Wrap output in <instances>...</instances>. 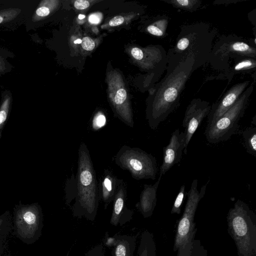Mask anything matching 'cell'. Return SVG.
I'll list each match as a JSON object with an SVG mask.
<instances>
[{
  "label": "cell",
  "instance_id": "36",
  "mask_svg": "<svg viewBox=\"0 0 256 256\" xmlns=\"http://www.w3.org/2000/svg\"><path fill=\"white\" fill-rule=\"evenodd\" d=\"M82 43V40L80 39H77L75 41H74V44H81Z\"/></svg>",
  "mask_w": 256,
  "mask_h": 256
},
{
  "label": "cell",
  "instance_id": "21",
  "mask_svg": "<svg viewBox=\"0 0 256 256\" xmlns=\"http://www.w3.org/2000/svg\"><path fill=\"white\" fill-rule=\"evenodd\" d=\"M57 2L58 1L56 0L42 1L33 14L32 20L37 22L48 16L51 11L56 7Z\"/></svg>",
  "mask_w": 256,
  "mask_h": 256
},
{
  "label": "cell",
  "instance_id": "38",
  "mask_svg": "<svg viewBox=\"0 0 256 256\" xmlns=\"http://www.w3.org/2000/svg\"><path fill=\"white\" fill-rule=\"evenodd\" d=\"M4 256H10V254H6V255H4Z\"/></svg>",
  "mask_w": 256,
  "mask_h": 256
},
{
  "label": "cell",
  "instance_id": "13",
  "mask_svg": "<svg viewBox=\"0 0 256 256\" xmlns=\"http://www.w3.org/2000/svg\"><path fill=\"white\" fill-rule=\"evenodd\" d=\"M184 134L178 128L172 134L168 144L163 148V160L160 176L164 175L174 164L180 162L184 149Z\"/></svg>",
  "mask_w": 256,
  "mask_h": 256
},
{
  "label": "cell",
  "instance_id": "22",
  "mask_svg": "<svg viewBox=\"0 0 256 256\" xmlns=\"http://www.w3.org/2000/svg\"><path fill=\"white\" fill-rule=\"evenodd\" d=\"M164 2L171 4L174 8L193 12L196 10L201 4L198 0H164Z\"/></svg>",
  "mask_w": 256,
  "mask_h": 256
},
{
  "label": "cell",
  "instance_id": "1",
  "mask_svg": "<svg viewBox=\"0 0 256 256\" xmlns=\"http://www.w3.org/2000/svg\"><path fill=\"white\" fill-rule=\"evenodd\" d=\"M167 57L166 74L152 88L146 110V118L152 130H156L180 105V95L186 82L198 68L191 54L182 56L170 48Z\"/></svg>",
  "mask_w": 256,
  "mask_h": 256
},
{
  "label": "cell",
  "instance_id": "34",
  "mask_svg": "<svg viewBox=\"0 0 256 256\" xmlns=\"http://www.w3.org/2000/svg\"><path fill=\"white\" fill-rule=\"evenodd\" d=\"M101 20L100 16L98 14H91L88 18L89 22L92 24H98Z\"/></svg>",
  "mask_w": 256,
  "mask_h": 256
},
{
  "label": "cell",
  "instance_id": "40",
  "mask_svg": "<svg viewBox=\"0 0 256 256\" xmlns=\"http://www.w3.org/2000/svg\"><path fill=\"white\" fill-rule=\"evenodd\" d=\"M0 239H4V240H5L4 238H0Z\"/></svg>",
  "mask_w": 256,
  "mask_h": 256
},
{
  "label": "cell",
  "instance_id": "28",
  "mask_svg": "<svg viewBox=\"0 0 256 256\" xmlns=\"http://www.w3.org/2000/svg\"><path fill=\"white\" fill-rule=\"evenodd\" d=\"M17 8H9L0 11V24L14 19L20 12Z\"/></svg>",
  "mask_w": 256,
  "mask_h": 256
},
{
  "label": "cell",
  "instance_id": "2",
  "mask_svg": "<svg viewBox=\"0 0 256 256\" xmlns=\"http://www.w3.org/2000/svg\"><path fill=\"white\" fill-rule=\"evenodd\" d=\"M65 192L68 206L74 200L70 206L74 217L94 220L100 202L98 184L89 150L84 142L78 150L76 176L66 182Z\"/></svg>",
  "mask_w": 256,
  "mask_h": 256
},
{
  "label": "cell",
  "instance_id": "14",
  "mask_svg": "<svg viewBox=\"0 0 256 256\" xmlns=\"http://www.w3.org/2000/svg\"><path fill=\"white\" fill-rule=\"evenodd\" d=\"M250 82V81L246 80L234 85L220 100L211 106L207 125L214 122L228 110L248 87Z\"/></svg>",
  "mask_w": 256,
  "mask_h": 256
},
{
  "label": "cell",
  "instance_id": "20",
  "mask_svg": "<svg viewBox=\"0 0 256 256\" xmlns=\"http://www.w3.org/2000/svg\"><path fill=\"white\" fill-rule=\"evenodd\" d=\"M242 136L246 152L256 157V128L254 126L244 130Z\"/></svg>",
  "mask_w": 256,
  "mask_h": 256
},
{
  "label": "cell",
  "instance_id": "8",
  "mask_svg": "<svg viewBox=\"0 0 256 256\" xmlns=\"http://www.w3.org/2000/svg\"><path fill=\"white\" fill-rule=\"evenodd\" d=\"M43 214L38 203L20 204L14 208L13 232L16 237L27 244L35 242L42 235Z\"/></svg>",
  "mask_w": 256,
  "mask_h": 256
},
{
  "label": "cell",
  "instance_id": "5",
  "mask_svg": "<svg viewBox=\"0 0 256 256\" xmlns=\"http://www.w3.org/2000/svg\"><path fill=\"white\" fill-rule=\"evenodd\" d=\"M214 32L204 23L186 25L180 28L174 46L172 48L180 54H191L198 68L208 61L212 50Z\"/></svg>",
  "mask_w": 256,
  "mask_h": 256
},
{
  "label": "cell",
  "instance_id": "7",
  "mask_svg": "<svg viewBox=\"0 0 256 256\" xmlns=\"http://www.w3.org/2000/svg\"><path fill=\"white\" fill-rule=\"evenodd\" d=\"M120 168L128 170L136 180H154L158 172L156 160L138 148L122 146L112 158Z\"/></svg>",
  "mask_w": 256,
  "mask_h": 256
},
{
  "label": "cell",
  "instance_id": "18",
  "mask_svg": "<svg viewBox=\"0 0 256 256\" xmlns=\"http://www.w3.org/2000/svg\"><path fill=\"white\" fill-rule=\"evenodd\" d=\"M111 251L112 256H134L136 238L128 234H116Z\"/></svg>",
  "mask_w": 256,
  "mask_h": 256
},
{
  "label": "cell",
  "instance_id": "12",
  "mask_svg": "<svg viewBox=\"0 0 256 256\" xmlns=\"http://www.w3.org/2000/svg\"><path fill=\"white\" fill-rule=\"evenodd\" d=\"M130 54L136 62L142 68L150 70H158L163 74L167 66V54L160 45L146 48L134 47Z\"/></svg>",
  "mask_w": 256,
  "mask_h": 256
},
{
  "label": "cell",
  "instance_id": "4",
  "mask_svg": "<svg viewBox=\"0 0 256 256\" xmlns=\"http://www.w3.org/2000/svg\"><path fill=\"white\" fill-rule=\"evenodd\" d=\"M228 233L234 240L238 256H256V214L238 199L226 216Z\"/></svg>",
  "mask_w": 256,
  "mask_h": 256
},
{
  "label": "cell",
  "instance_id": "39",
  "mask_svg": "<svg viewBox=\"0 0 256 256\" xmlns=\"http://www.w3.org/2000/svg\"><path fill=\"white\" fill-rule=\"evenodd\" d=\"M0 68H2V66H1L0 62Z\"/></svg>",
  "mask_w": 256,
  "mask_h": 256
},
{
  "label": "cell",
  "instance_id": "33",
  "mask_svg": "<svg viewBox=\"0 0 256 256\" xmlns=\"http://www.w3.org/2000/svg\"><path fill=\"white\" fill-rule=\"evenodd\" d=\"M90 2L88 0H78L75 1L74 6L78 10H84L90 6Z\"/></svg>",
  "mask_w": 256,
  "mask_h": 256
},
{
  "label": "cell",
  "instance_id": "16",
  "mask_svg": "<svg viewBox=\"0 0 256 256\" xmlns=\"http://www.w3.org/2000/svg\"><path fill=\"white\" fill-rule=\"evenodd\" d=\"M121 180L112 170H104L98 183V192L100 201L103 202L104 209L112 202Z\"/></svg>",
  "mask_w": 256,
  "mask_h": 256
},
{
  "label": "cell",
  "instance_id": "11",
  "mask_svg": "<svg viewBox=\"0 0 256 256\" xmlns=\"http://www.w3.org/2000/svg\"><path fill=\"white\" fill-rule=\"evenodd\" d=\"M211 108L210 104L199 98L192 99L186 108L182 120L184 128V152L187 154V148L194 134L202 120L208 115Z\"/></svg>",
  "mask_w": 256,
  "mask_h": 256
},
{
  "label": "cell",
  "instance_id": "37",
  "mask_svg": "<svg viewBox=\"0 0 256 256\" xmlns=\"http://www.w3.org/2000/svg\"><path fill=\"white\" fill-rule=\"evenodd\" d=\"M85 18V16L84 14H79L78 18L80 20Z\"/></svg>",
  "mask_w": 256,
  "mask_h": 256
},
{
  "label": "cell",
  "instance_id": "31",
  "mask_svg": "<svg viewBox=\"0 0 256 256\" xmlns=\"http://www.w3.org/2000/svg\"><path fill=\"white\" fill-rule=\"evenodd\" d=\"M82 48L86 50H92L95 47L94 41L90 37H84L82 40Z\"/></svg>",
  "mask_w": 256,
  "mask_h": 256
},
{
  "label": "cell",
  "instance_id": "29",
  "mask_svg": "<svg viewBox=\"0 0 256 256\" xmlns=\"http://www.w3.org/2000/svg\"><path fill=\"white\" fill-rule=\"evenodd\" d=\"M106 122L104 114L101 112L96 113L94 116L92 121V128L97 130L106 125Z\"/></svg>",
  "mask_w": 256,
  "mask_h": 256
},
{
  "label": "cell",
  "instance_id": "23",
  "mask_svg": "<svg viewBox=\"0 0 256 256\" xmlns=\"http://www.w3.org/2000/svg\"><path fill=\"white\" fill-rule=\"evenodd\" d=\"M168 25V20L164 18L154 22L146 28L150 34L160 37L164 36Z\"/></svg>",
  "mask_w": 256,
  "mask_h": 256
},
{
  "label": "cell",
  "instance_id": "32",
  "mask_svg": "<svg viewBox=\"0 0 256 256\" xmlns=\"http://www.w3.org/2000/svg\"><path fill=\"white\" fill-rule=\"evenodd\" d=\"M124 20V18L122 16H118L114 17L108 22V25L110 26H116L122 24Z\"/></svg>",
  "mask_w": 256,
  "mask_h": 256
},
{
  "label": "cell",
  "instance_id": "15",
  "mask_svg": "<svg viewBox=\"0 0 256 256\" xmlns=\"http://www.w3.org/2000/svg\"><path fill=\"white\" fill-rule=\"evenodd\" d=\"M126 183L122 179L112 201V213L110 223L114 226H123L130 222L134 214V211L126 206Z\"/></svg>",
  "mask_w": 256,
  "mask_h": 256
},
{
  "label": "cell",
  "instance_id": "26",
  "mask_svg": "<svg viewBox=\"0 0 256 256\" xmlns=\"http://www.w3.org/2000/svg\"><path fill=\"white\" fill-rule=\"evenodd\" d=\"M11 97L8 94L4 98L0 106V130L2 128L8 118Z\"/></svg>",
  "mask_w": 256,
  "mask_h": 256
},
{
  "label": "cell",
  "instance_id": "25",
  "mask_svg": "<svg viewBox=\"0 0 256 256\" xmlns=\"http://www.w3.org/2000/svg\"><path fill=\"white\" fill-rule=\"evenodd\" d=\"M12 228L10 216L8 211L0 216V238H6Z\"/></svg>",
  "mask_w": 256,
  "mask_h": 256
},
{
  "label": "cell",
  "instance_id": "6",
  "mask_svg": "<svg viewBox=\"0 0 256 256\" xmlns=\"http://www.w3.org/2000/svg\"><path fill=\"white\" fill-rule=\"evenodd\" d=\"M253 90L254 84H250L228 110L214 122L206 126L204 134L208 142L216 144L226 141L235 133Z\"/></svg>",
  "mask_w": 256,
  "mask_h": 256
},
{
  "label": "cell",
  "instance_id": "27",
  "mask_svg": "<svg viewBox=\"0 0 256 256\" xmlns=\"http://www.w3.org/2000/svg\"><path fill=\"white\" fill-rule=\"evenodd\" d=\"M186 194L185 185L183 184L180 186L179 192L174 202L170 211L171 214H180L182 204Z\"/></svg>",
  "mask_w": 256,
  "mask_h": 256
},
{
  "label": "cell",
  "instance_id": "9",
  "mask_svg": "<svg viewBox=\"0 0 256 256\" xmlns=\"http://www.w3.org/2000/svg\"><path fill=\"white\" fill-rule=\"evenodd\" d=\"M256 58V48L236 36L222 37L212 50L208 60L217 70L228 68L230 58L236 61L246 58Z\"/></svg>",
  "mask_w": 256,
  "mask_h": 256
},
{
  "label": "cell",
  "instance_id": "41",
  "mask_svg": "<svg viewBox=\"0 0 256 256\" xmlns=\"http://www.w3.org/2000/svg\"><path fill=\"white\" fill-rule=\"evenodd\" d=\"M1 135H0V138Z\"/></svg>",
  "mask_w": 256,
  "mask_h": 256
},
{
  "label": "cell",
  "instance_id": "30",
  "mask_svg": "<svg viewBox=\"0 0 256 256\" xmlns=\"http://www.w3.org/2000/svg\"><path fill=\"white\" fill-rule=\"evenodd\" d=\"M104 248L102 244H98L90 249L84 254V256H104ZM68 252L66 256H69Z\"/></svg>",
  "mask_w": 256,
  "mask_h": 256
},
{
  "label": "cell",
  "instance_id": "19",
  "mask_svg": "<svg viewBox=\"0 0 256 256\" xmlns=\"http://www.w3.org/2000/svg\"><path fill=\"white\" fill-rule=\"evenodd\" d=\"M138 256H156V244L153 234L144 230L140 236Z\"/></svg>",
  "mask_w": 256,
  "mask_h": 256
},
{
  "label": "cell",
  "instance_id": "10",
  "mask_svg": "<svg viewBox=\"0 0 256 256\" xmlns=\"http://www.w3.org/2000/svg\"><path fill=\"white\" fill-rule=\"evenodd\" d=\"M106 82L108 98L115 116L134 128L131 102L122 76L116 70L110 71L107 74Z\"/></svg>",
  "mask_w": 256,
  "mask_h": 256
},
{
  "label": "cell",
  "instance_id": "17",
  "mask_svg": "<svg viewBox=\"0 0 256 256\" xmlns=\"http://www.w3.org/2000/svg\"><path fill=\"white\" fill-rule=\"evenodd\" d=\"M162 176H160L154 184H145L142 191L139 201L136 207L144 218L152 216L156 204V192Z\"/></svg>",
  "mask_w": 256,
  "mask_h": 256
},
{
  "label": "cell",
  "instance_id": "3",
  "mask_svg": "<svg viewBox=\"0 0 256 256\" xmlns=\"http://www.w3.org/2000/svg\"><path fill=\"white\" fill-rule=\"evenodd\" d=\"M208 184L198 192V180L192 182L187 194L188 200L176 232L173 250L176 256H206L200 242L196 240L197 232L194 216L200 200L204 198Z\"/></svg>",
  "mask_w": 256,
  "mask_h": 256
},
{
  "label": "cell",
  "instance_id": "24",
  "mask_svg": "<svg viewBox=\"0 0 256 256\" xmlns=\"http://www.w3.org/2000/svg\"><path fill=\"white\" fill-rule=\"evenodd\" d=\"M236 62L232 68V72L236 73L250 70H255L256 67V60L254 58H246Z\"/></svg>",
  "mask_w": 256,
  "mask_h": 256
},
{
  "label": "cell",
  "instance_id": "35",
  "mask_svg": "<svg viewBox=\"0 0 256 256\" xmlns=\"http://www.w3.org/2000/svg\"><path fill=\"white\" fill-rule=\"evenodd\" d=\"M4 239H0V256H2L4 252Z\"/></svg>",
  "mask_w": 256,
  "mask_h": 256
}]
</instances>
